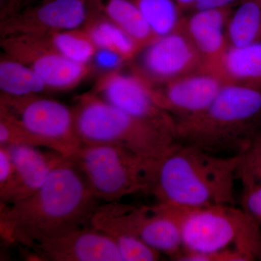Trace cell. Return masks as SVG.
Segmentation results:
<instances>
[{
    "label": "cell",
    "instance_id": "cell-1",
    "mask_svg": "<svg viewBox=\"0 0 261 261\" xmlns=\"http://www.w3.org/2000/svg\"><path fill=\"white\" fill-rule=\"evenodd\" d=\"M98 202L75 163L67 158L32 195L15 203L0 204L1 238L32 248L90 225Z\"/></svg>",
    "mask_w": 261,
    "mask_h": 261
},
{
    "label": "cell",
    "instance_id": "cell-2",
    "mask_svg": "<svg viewBox=\"0 0 261 261\" xmlns=\"http://www.w3.org/2000/svg\"><path fill=\"white\" fill-rule=\"evenodd\" d=\"M238 160V154L224 157L176 142L152 164L147 194L181 209L235 205Z\"/></svg>",
    "mask_w": 261,
    "mask_h": 261
},
{
    "label": "cell",
    "instance_id": "cell-3",
    "mask_svg": "<svg viewBox=\"0 0 261 261\" xmlns=\"http://www.w3.org/2000/svg\"><path fill=\"white\" fill-rule=\"evenodd\" d=\"M261 129V90L224 84L195 116L176 120V141L215 154H237Z\"/></svg>",
    "mask_w": 261,
    "mask_h": 261
},
{
    "label": "cell",
    "instance_id": "cell-4",
    "mask_svg": "<svg viewBox=\"0 0 261 261\" xmlns=\"http://www.w3.org/2000/svg\"><path fill=\"white\" fill-rule=\"evenodd\" d=\"M72 108L82 145L122 146L154 163L176 142L174 134L127 114L93 91L79 96Z\"/></svg>",
    "mask_w": 261,
    "mask_h": 261
},
{
    "label": "cell",
    "instance_id": "cell-5",
    "mask_svg": "<svg viewBox=\"0 0 261 261\" xmlns=\"http://www.w3.org/2000/svg\"><path fill=\"white\" fill-rule=\"evenodd\" d=\"M177 209L184 252L210 253L233 248L247 261L261 260V226L241 207L216 205Z\"/></svg>",
    "mask_w": 261,
    "mask_h": 261
},
{
    "label": "cell",
    "instance_id": "cell-6",
    "mask_svg": "<svg viewBox=\"0 0 261 261\" xmlns=\"http://www.w3.org/2000/svg\"><path fill=\"white\" fill-rule=\"evenodd\" d=\"M70 159L98 200L116 202L126 196L148 193L153 163L122 146L82 145Z\"/></svg>",
    "mask_w": 261,
    "mask_h": 261
},
{
    "label": "cell",
    "instance_id": "cell-7",
    "mask_svg": "<svg viewBox=\"0 0 261 261\" xmlns=\"http://www.w3.org/2000/svg\"><path fill=\"white\" fill-rule=\"evenodd\" d=\"M0 111L14 117L38 147L70 158L82 145L73 108L39 95L11 97L0 94Z\"/></svg>",
    "mask_w": 261,
    "mask_h": 261
},
{
    "label": "cell",
    "instance_id": "cell-8",
    "mask_svg": "<svg viewBox=\"0 0 261 261\" xmlns=\"http://www.w3.org/2000/svg\"><path fill=\"white\" fill-rule=\"evenodd\" d=\"M135 60L137 63L132 70L151 85L205 71V62L200 53L180 28L158 38Z\"/></svg>",
    "mask_w": 261,
    "mask_h": 261
},
{
    "label": "cell",
    "instance_id": "cell-9",
    "mask_svg": "<svg viewBox=\"0 0 261 261\" xmlns=\"http://www.w3.org/2000/svg\"><path fill=\"white\" fill-rule=\"evenodd\" d=\"M93 92L123 112L174 134L176 121L154 99L148 82L132 70L106 71L98 77Z\"/></svg>",
    "mask_w": 261,
    "mask_h": 261
},
{
    "label": "cell",
    "instance_id": "cell-10",
    "mask_svg": "<svg viewBox=\"0 0 261 261\" xmlns=\"http://www.w3.org/2000/svg\"><path fill=\"white\" fill-rule=\"evenodd\" d=\"M3 53L28 65L47 86L48 91L68 92L79 87L93 71L92 64L70 61L29 36L0 38Z\"/></svg>",
    "mask_w": 261,
    "mask_h": 261
},
{
    "label": "cell",
    "instance_id": "cell-11",
    "mask_svg": "<svg viewBox=\"0 0 261 261\" xmlns=\"http://www.w3.org/2000/svg\"><path fill=\"white\" fill-rule=\"evenodd\" d=\"M89 8L88 0H44L0 20V38L82 28Z\"/></svg>",
    "mask_w": 261,
    "mask_h": 261
},
{
    "label": "cell",
    "instance_id": "cell-12",
    "mask_svg": "<svg viewBox=\"0 0 261 261\" xmlns=\"http://www.w3.org/2000/svg\"><path fill=\"white\" fill-rule=\"evenodd\" d=\"M224 84L214 73L201 71L166 83L149 85L159 106L176 121L202 112L213 102Z\"/></svg>",
    "mask_w": 261,
    "mask_h": 261
},
{
    "label": "cell",
    "instance_id": "cell-13",
    "mask_svg": "<svg viewBox=\"0 0 261 261\" xmlns=\"http://www.w3.org/2000/svg\"><path fill=\"white\" fill-rule=\"evenodd\" d=\"M32 249L42 260L123 261L113 239L91 225L46 240Z\"/></svg>",
    "mask_w": 261,
    "mask_h": 261
},
{
    "label": "cell",
    "instance_id": "cell-14",
    "mask_svg": "<svg viewBox=\"0 0 261 261\" xmlns=\"http://www.w3.org/2000/svg\"><path fill=\"white\" fill-rule=\"evenodd\" d=\"M9 151L14 166V177L11 186L3 197L0 204L15 203L32 195L45 183L51 171L67 159L60 152L42 147L25 145L5 146Z\"/></svg>",
    "mask_w": 261,
    "mask_h": 261
},
{
    "label": "cell",
    "instance_id": "cell-15",
    "mask_svg": "<svg viewBox=\"0 0 261 261\" xmlns=\"http://www.w3.org/2000/svg\"><path fill=\"white\" fill-rule=\"evenodd\" d=\"M233 8L196 10L184 15L179 28L190 39L208 72L228 49L226 25Z\"/></svg>",
    "mask_w": 261,
    "mask_h": 261
},
{
    "label": "cell",
    "instance_id": "cell-16",
    "mask_svg": "<svg viewBox=\"0 0 261 261\" xmlns=\"http://www.w3.org/2000/svg\"><path fill=\"white\" fill-rule=\"evenodd\" d=\"M208 72L219 77L224 84L261 90V43L228 47Z\"/></svg>",
    "mask_w": 261,
    "mask_h": 261
},
{
    "label": "cell",
    "instance_id": "cell-17",
    "mask_svg": "<svg viewBox=\"0 0 261 261\" xmlns=\"http://www.w3.org/2000/svg\"><path fill=\"white\" fill-rule=\"evenodd\" d=\"M89 7L88 15L82 28L88 34L97 49L111 51L125 63L133 61L143 48L118 25Z\"/></svg>",
    "mask_w": 261,
    "mask_h": 261
},
{
    "label": "cell",
    "instance_id": "cell-18",
    "mask_svg": "<svg viewBox=\"0 0 261 261\" xmlns=\"http://www.w3.org/2000/svg\"><path fill=\"white\" fill-rule=\"evenodd\" d=\"M91 8L118 25L142 48L159 37L130 0H88Z\"/></svg>",
    "mask_w": 261,
    "mask_h": 261
},
{
    "label": "cell",
    "instance_id": "cell-19",
    "mask_svg": "<svg viewBox=\"0 0 261 261\" xmlns=\"http://www.w3.org/2000/svg\"><path fill=\"white\" fill-rule=\"evenodd\" d=\"M25 36L70 61L83 64H90L99 50L82 28Z\"/></svg>",
    "mask_w": 261,
    "mask_h": 261
},
{
    "label": "cell",
    "instance_id": "cell-20",
    "mask_svg": "<svg viewBox=\"0 0 261 261\" xmlns=\"http://www.w3.org/2000/svg\"><path fill=\"white\" fill-rule=\"evenodd\" d=\"M0 91L11 97L39 95L48 92L40 77L22 62L2 53L0 58Z\"/></svg>",
    "mask_w": 261,
    "mask_h": 261
},
{
    "label": "cell",
    "instance_id": "cell-21",
    "mask_svg": "<svg viewBox=\"0 0 261 261\" xmlns=\"http://www.w3.org/2000/svg\"><path fill=\"white\" fill-rule=\"evenodd\" d=\"M228 47H239L261 43V3L244 0L238 5L226 25Z\"/></svg>",
    "mask_w": 261,
    "mask_h": 261
},
{
    "label": "cell",
    "instance_id": "cell-22",
    "mask_svg": "<svg viewBox=\"0 0 261 261\" xmlns=\"http://www.w3.org/2000/svg\"><path fill=\"white\" fill-rule=\"evenodd\" d=\"M158 37L177 30L185 13L175 0H130Z\"/></svg>",
    "mask_w": 261,
    "mask_h": 261
},
{
    "label": "cell",
    "instance_id": "cell-23",
    "mask_svg": "<svg viewBox=\"0 0 261 261\" xmlns=\"http://www.w3.org/2000/svg\"><path fill=\"white\" fill-rule=\"evenodd\" d=\"M238 155L237 178L243 186L261 184V129L252 136Z\"/></svg>",
    "mask_w": 261,
    "mask_h": 261
},
{
    "label": "cell",
    "instance_id": "cell-24",
    "mask_svg": "<svg viewBox=\"0 0 261 261\" xmlns=\"http://www.w3.org/2000/svg\"><path fill=\"white\" fill-rule=\"evenodd\" d=\"M240 205L241 208L261 226V184L243 186Z\"/></svg>",
    "mask_w": 261,
    "mask_h": 261
},
{
    "label": "cell",
    "instance_id": "cell-25",
    "mask_svg": "<svg viewBox=\"0 0 261 261\" xmlns=\"http://www.w3.org/2000/svg\"><path fill=\"white\" fill-rule=\"evenodd\" d=\"M177 261H247V259L235 249L228 248L210 253L184 252Z\"/></svg>",
    "mask_w": 261,
    "mask_h": 261
},
{
    "label": "cell",
    "instance_id": "cell-26",
    "mask_svg": "<svg viewBox=\"0 0 261 261\" xmlns=\"http://www.w3.org/2000/svg\"><path fill=\"white\" fill-rule=\"evenodd\" d=\"M14 177V166L8 148L0 146V197L6 193Z\"/></svg>",
    "mask_w": 261,
    "mask_h": 261
},
{
    "label": "cell",
    "instance_id": "cell-27",
    "mask_svg": "<svg viewBox=\"0 0 261 261\" xmlns=\"http://www.w3.org/2000/svg\"><path fill=\"white\" fill-rule=\"evenodd\" d=\"M93 60L97 65L106 68V71L121 68V65L126 63L119 56L107 50H98Z\"/></svg>",
    "mask_w": 261,
    "mask_h": 261
},
{
    "label": "cell",
    "instance_id": "cell-28",
    "mask_svg": "<svg viewBox=\"0 0 261 261\" xmlns=\"http://www.w3.org/2000/svg\"><path fill=\"white\" fill-rule=\"evenodd\" d=\"M244 0H198L192 10L209 9V8H233Z\"/></svg>",
    "mask_w": 261,
    "mask_h": 261
},
{
    "label": "cell",
    "instance_id": "cell-29",
    "mask_svg": "<svg viewBox=\"0 0 261 261\" xmlns=\"http://www.w3.org/2000/svg\"><path fill=\"white\" fill-rule=\"evenodd\" d=\"M20 7V0H0V20L16 13Z\"/></svg>",
    "mask_w": 261,
    "mask_h": 261
},
{
    "label": "cell",
    "instance_id": "cell-30",
    "mask_svg": "<svg viewBox=\"0 0 261 261\" xmlns=\"http://www.w3.org/2000/svg\"><path fill=\"white\" fill-rule=\"evenodd\" d=\"M184 13L191 11L198 0H175Z\"/></svg>",
    "mask_w": 261,
    "mask_h": 261
},
{
    "label": "cell",
    "instance_id": "cell-31",
    "mask_svg": "<svg viewBox=\"0 0 261 261\" xmlns=\"http://www.w3.org/2000/svg\"><path fill=\"white\" fill-rule=\"evenodd\" d=\"M42 1H44V0H20V7L19 10L22 9V8H25V7L29 6V5L36 4V3Z\"/></svg>",
    "mask_w": 261,
    "mask_h": 261
},
{
    "label": "cell",
    "instance_id": "cell-32",
    "mask_svg": "<svg viewBox=\"0 0 261 261\" xmlns=\"http://www.w3.org/2000/svg\"><path fill=\"white\" fill-rule=\"evenodd\" d=\"M259 1H260V3H261V0H259Z\"/></svg>",
    "mask_w": 261,
    "mask_h": 261
}]
</instances>
